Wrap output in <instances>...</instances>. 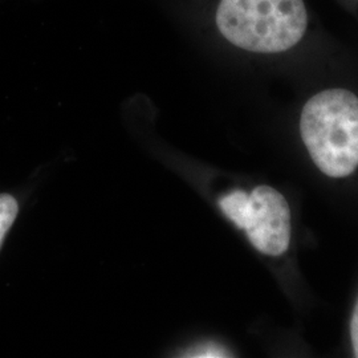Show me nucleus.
Here are the masks:
<instances>
[{
  "label": "nucleus",
  "mask_w": 358,
  "mask_h": 358,
  "mask_svg": "<svg viewBox=\"0 0 358 358\" xmlns=\"http://www.w3.org/2000/svg\"><path fill=\"white\" fill-rule=\"evenodd\" d=\"M294 155L336 205L358 215V60L322 55L289 112Z\"/></svg>",
  "instance_id": "1"
},
{
  "label": "nucleus",
  "mask_w": 358,
  "mask_h": 358,
  "mask_svg": "<svg viewBox=\"0 0 358 358\" xmlns=\"http://www.w3.org/2000/svg\"><path fill=\"white\" fill-rule=\"evenodd\" d=\"M208 26L222 43L282 64H312L316 26L306 0H211ZM319 59V57H317Z\"/></svg>",
  "instance_id": "2"
},
{
  "label": "nucleus",
  "mask_w": 358,
  "mask_h": 358,
  "mask_svg": "<svg viewBox=\"0 0 358 358\" xmlns=\"http://www.w3.org/2000/svg\"><path fill=\"white\" fill-rule=\"evenodd\" d=\"M217 205L262 255L280 259L292 248L294 211L279 189L257 185L250 192L232 190L223 194Z\"/></svg>",
  "instance_id": "3"
},
{
  "label": "nucleus",
  "mask_w": 358,
  "mask_h": 358,
  "mask_svg": "<svg viewBox=\"0 0 358 358\" xmlns=\"http://www.w3.org/2000/svg\"><path fill=\"white\" fill-rule=\"evenodd\" d=\"M17 202L8 194H0V245L17 215Z\"/></svg>",
  "instance_id": "4"
},
{
  "label": "nucleus",
  "mask_w": 358,
  "mask_h": 358,
  "mask_svg": "<svg viewBox=\"0 0 358 358\" xmlns=\"http://www.w3.org/2000/svg\"><path fill=\"white\" fill-rule=\"evenodd\" d=\"M348 338L350 356L358 358V289L348 320Z\"/></svg>",
  "instance_id": "5"
},
{
  "label": "nucleus",
  "mask_w": 358,
  "mask_h": 358,
  "mask_svg": "<svg viewBox=\"0 0 358 358\" xmlns=\"http://www.w3.org/2000/svg\"><path fill=\"white\" fill-rule=\"evenodd\" d=\"M187 357H229V350L222 348V346L215 345V344H205V345L194 348L189 350L186 355Z\"/></svg>",
  "instance_id": "6"
},
{
  "label": "nucleus",
  "mask_w": 358,
  "mask_h": 358,
  "mask_svg": "<svg viewBox=\"0 0 358 358\" xmlns=\"http://www.w3.org/2000/svg\"><path fill=\"white\" fill-rule=\"evenodd\" d=\"M358 22V0H334Z\"/></svg>",
  "instance_id": "7"
}]
</instances>
